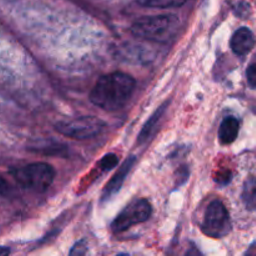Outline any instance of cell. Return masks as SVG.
Returning <instances> with one entry per match:
<instances>
[{
    "instance_id": "obj_1",
    "label": "cell",
    "mask_w": 256,
    "mask_h": 256,
    "mask_svg": "<svg viewBox=\"0 0 256 256\" xmlns=\"http://www.w3.org/2000/svg\"><path fill=\"white\" fill-rule=\"evenodd\" d=\"M134 78L125 72H112L98 80L90 92L94 105L106 112H115L124 106L135 89Z\"/></svg>"
},
{
    "instance_id": "obj_2",
    "label": "cell",
    "mask_w": 256,
    "mask_h": 256,
    "mask_svg": "<svg viewBox=\"0 0 256 256\" xmlns=\"http://www.w3.org/2000/svg\"><path fill=\"white\" fill-rule=\"evenodd\" d=\"M180 20L176 15H154L136 20L132 26L134 36L150 42H168L176 35Z\"/></svg>"
},
{
    "instance_id": "obj_3",
    "label": "cell",
    "mask_w": 256,
    "mask_h": 256,
    "mask_svg": "<svg viewBox=\"0 0 256 256\" xmlns=\"http://www.w3.org/2000/svg\"><path fill=\"white\" fill-rule=\"evenodd\" d=\"M12 175L15 178L18 184L22 185L24 189L34 190L38 192H46L55 180L54 168L45 162H35L14 169Z\"/></svg>"
},
{
    "instance_id": "obj_4",
    "label": "cell",
    "mask_w": 256,
    "mask_h": 256,
    "mask_svg": "<svg viewBox=\"0 0 256 256\" xmlns=\"http://www.w3.org/2000/svg\"><path fill=\"white\" fill-rule=\"evenodd\" d=\"M106 124L96 116H82L78 119L59 122L55 124V130L62 136L75 140H86L99 135Z\"/></svg>"
},
{
    "instance_id": "obj_5",
    "label": "cell",
    "mask_w": 256,
    "mask_h": 256,
    "mask_svg": "<svg viewBox=\"0 0 256 256\" xmlns=\"http://www.w3.org/2000/svg\"><path fill=\"white\" fill-rule=\"evenodd\" d=\"M232 229V219L225 205L219 200L212 202L205 212L202 225V232L212 239H222L230 234Z\"/></svg>"
},
{
    "instance_id": "obj_6",
    "label": "cell",
    "mask_w": 256,
    "mask_h": 256,
    "mask_svg": "<svg viewBox=\"0 0 256 256\" xmlns=\"http://www.w3.org/2000/svg\"><path fill=\"white\" fill-rule=\"evenodd\" d=\"M152 214V206L148 200L139 199L130 202L112 222V229L115 232H126L132 226L148 222Z\"/></svg>"
},
{
    "instance_id": "obj_7",
    "label": "cell",
    "mask_w": 256,
    "mask_h": 256,
    "mask_svg": "<svg viewBox=\"0 0 256 256\" xmlns=\"http://www.w3.org/2000/svg\"><path fill=\"white\" fill-rule=\"evenodd\" d=\"M135 162H136V158L135 156H130L129 159L125 160V162L120 166V169L118 170L116 174L112 176V179L110 180V182H108L106 186H105L104 192H102V202L110 200L112 196H115V195L120 192L125 179H126L128 174L130 172L132 168L134 166Z\"/></svg>"
},
{
    "instance_id": "obj_8",
    "label": "cell",
    "mask_w": 256,
    "mask_h": 256,
    "mask_svg": "<svg viewBox=\"0 0 256 256\" xmlns=\"http://www.w3.org/2000/svg\"><path fill=\"white\" fill-rule=\"evenodd\" d=\"M256 44V39L254 32L248 28H240L239 30L234 32L230 42L232 52L239 56H245L254 49Z\"/></svg>"
},
{
    "instance_id": "obj_9",
    "label": "cell",
    "mask_w": 256,
    "mask_h": 256,
    "mask_svg": "<svg viewBox=\"0 0 256 256\" xmlns=\"http://www.w3.org/2000/svg\"><path fill=\"white\" fill-rule=\"evenodd\" d=\"M168 105H169V102H165V104H162V106H160L159 109L154 112V115H152V116L148 120L146 124L142 126V132H140L139 136H138V144L139 145L145 144V142H148V140H150V138L155 134L160 120H162V118L164 116L165 112H166Z\"/></svg>"
},
{
    "instance_id": "obj_10",
    "label": "cell",
    "mask_w": 256,
    "mask_h": 256,
    "mask_svg": "<svg viewBox=\"0 0 256 256\" xmlns=\"http://www.w3.org/2000/svg\"><path fill=\"white\" fill-rule=\"evenodd\" d=\"M240 130V122L236 118L229 116L222 122L219 129V139L222 145L232 144L238 139Z\"/></svg>"
},
{
    "instance_id": "obj_11",
    "label": "cell",
    "mask_w": 256,
    "mask_h": 256,
    "mask_svg": "<svg viewBox=\"0 0 256 256\" xmlns=\"http://www.w3.org/2000/svg\"><path fill=\"white\" fill-rule=\"evenodd\" d=\"M242 199L248 210L250 212L256 210V176L250 178L245 182Z\"/></svg>"
},
{
    "instance_id": "obj_12",
    "label": "cell",
    "mask_w": 256,
    "mask_h": 256,
    "mask_svg": "<svg viewBox=\"0 0 256 256\" xmlns=\"http://www.w3.org/2000/svg\"><path fill=\"white\" fill-rule=\"evenodd\" d=\"M142 6L158 8V9H169V8H179L186 2V0H138Z\"/></svg>"
},
{
    "instance_id": "obj_13",
    "label": "cell",
    "mask_w": 256,
    "mask_h": 256,
    "mask_svg": "<svg viewBox=\"0 0 256 256\" xmlns=\"http://www.w3.org/2000/svg\"><path fill=\"white\" fill-rule=\"evenodd\" d=\"M118 162H119V158H118L116 155L108 154V155H105L102 160H100L99 166H100V169H102L104 172H109V170L114 169V168L116 166Z\"/></svg>"
},
{
    "instance_id": "obj_14",
    "label": "cell",
    "mask_w": 256,
    "mask_h": 256,
    "mask_svg": "<svg viewBox=\"0 0 256 256\" xmlns=\"http://www.w3.org/2000/svg\"><path fill=\"white\" fill-rule=\"evenodd\" d=\"M69 256H89V246L85 240H80L70 250Z\"/></svg>"
},
{
    "instance_id": "obj_15",
    "label": "cell",
    "mask_w": 256,
    "mask_h": 256,
    "mask_svg": "<svg viewBox=\"0 0 256 256\" xmlns=\"http://www.w3.org/2000/svg\"><path fill=\"white\" fill-rule=\"evenodd\" d=\"M235 14L240 18H246L250 14V5L246 2H239L235 5Z\"/></svg>"
},
{
    "instance_id": "obj_16",
    "label": "cell",
    "mask_w": 256,
    "mask_h": 256,
    "mask_svg": "<svg viewBox=\"0 0 256 256\" xmlns=\"http://www.w3.org/2000/svg\"><path fill=\"white\" fill-rule=\"evenodd\" d=\"M248 84L252 89L256 90V64H252L246 70Z\"/></svg>"
},
{
    "instance_id": "obj_17",
    "label": "cell",
    "mask_w": 256,
    "mask_h": 256,
    "mask_svg": "<svg viewBox=\"0 0 256 256\" xmlns=\"http://www.w3.org/2000/svg\"><path fill=\"white\" fill-rule=\"evenodd\" d=\"M9 185H8V182H5L4 179H2V176H0V195H2V196H6L8 194H9Z\"/></svg>"
},
{
    "instance_id": "obj_18",
    "label": "cell",
    "mask_w": 256,
    "mask_h": 256,
    "mask_svg": "<svg viewBox=\"0 0 256 256\" xmlns=\"http://www.w3.org/2000/svg\"><path fill=\"white\" fill-rule=\"evenodd\" d=\"M230 180H232V174H230L229 172H225L224 174L218 176L216 182H220V184H222V185H226L228 182H230Z\"/></svg>"
},
{
    "instance_id": "obj_19",
    "label": "cell",
    "mask_w": 256,
    "mask_h": 256,
    "mask_svg": "<svg viewBox=\"0 0 256 256\" xmlns=\"http://www.w3.org/2000/svg\"><path fill=\"white\" fill-rule=\"evenodd\" d=\"M184 256H204V255L202 254V252H200V250L198 249V248L192 246L189 250H188L186 254H185Z\"/></svg>"
},
{
    "instance_id": "obj_20",
    "label": "cell",
    "mask_w": 256,
    "mask_h": 256,
    "mask_svg": "<svg viewBox=\"0 0 256 256\" xmlns=\"http://www.w3.org/2000/svg\"><path fill=\"white\" fill-rule=\"evenodd\" d=\"M10 255V249L9 248L0 246V256H9Z\"/></svg>"
},
{
    "instance_id": "obj_21",
    "label": "cell",
    "mask_w": 256,
    "mask_h": 256,
    "mask_svg": "<svg viewBox=\"0 0 256 256\" xmlns=\"http://www.w3.org/2000/svg\"><path fill=\"white\" fill-rule=\"evenodd\" d=\"M118 256H129L128 254H120V255H118Z\"/></svg>"
}]
</instances>
